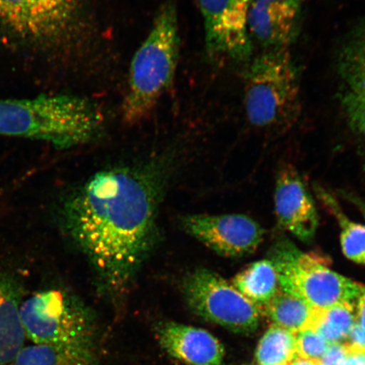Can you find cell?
<instances>
[{
	"mask_svg": "<svg viewBox=\"0 0 365 365\" xmlns=\"http://www.w3.org/2000/svg\"><path fill=\"white\" fill-rule=\"evenodd\" d=\"M246 118L255 129L284 131L300 113V80L289 48L267 50L245 74Z\"/></svg>",
	"mask_w": 365,
	"mask_h": 365,
	"instance_id": "obj_4",
	"label": "cell"
},
{
	"mask_svg": "<svg viewBox=\"0 0 365 365\" xmlns=\"http://www.w3.org/2000/svg\"><path fill=\"white\" fill-rule=\"evenodd\" d=\"M339 98L351 130L365 147V21L346 36L336 58Z\"/></svg>",
	"mask_w": 365,
	"mask_h": 365,
	"instance_id": "obj_11",
	"label": "cell"
},
{
	"mask_svg": "<svg viewBox=\"0 0 365 365\" xmlns=\"http://www.w3.org/2000/svg\"><path fill=\"white\" fill-rule=\"evenodd\" d=\"M346 356H348V349L344 342L341 344H330L327 353L324 354L322 359L319 360L321 365H344Z\"/></svg>",
	"mask_w": 365,
	"mask_h": 365,
	"instance_id": "obj_23",
	"label": "cell"
},
{
	"mask_svg": "<svg viewBox=\"0 0 365 365\" xmlns=\"http://www.w3.org/2000/svg\"><path fill=\"white\" fill-rule=\"evenodd\" d=\"M354 202L357 205L358 208L360 210V212H362L365 219V202L358 199H354Z\"/></svg>",
	"mask_w": 365,
	"mask_h": 365,
	"instance_id": "obj_28",
	"label": "cell"
},
{
	"mask_svg": "<svg viewBox=\"0 0 365 365\" xmlns=\"http://www.w3.org/2000/svg\"><path fill=\"white\" fill-rule=\"evenodd\" d=\"M346 346L348 349V356L344 365H365V349H354L346 344Z\"/></svg>",
	"mask_w": 365,
	"mask_h": 365,
	"instance_id": "obj_25",
	"label": "cell"
},
{
	"mask_svg": "<svg viewBox=\"0 0 365 365\" xmlns=\"http://www.w3.org/2000/svg\"><path fill=\"white\" fill-rule=\"evenodd\" d=\"M264 307V314L273 326L294 333L309 328L316 312V309L300 297L281 289Z\"/></svg>",
	"mask_w": 365,
	"mask_h": 365,
	"instance_id": "obj_18",
	"label": "cell"
},
{
	"mask_svg": "<svg viewBox=\"0 0 365 365\" xmlns=\"http://www.w3.org/2000/svg\"><path fill=\"white\" fill-rule=\"evenodd\" d=\"M157 339L164 352L186 365H222L225 359L221 341L202 328L162 322L157 327Z\"/></svg>",
	"mask_w": 365,
	"mask_h": 365,
	"instance_id": "obj_14",
	"label": "cell"
},
{
	"mask_svg": "<svg viewBox=\"0 0 365 365\" xmlns=\"http://www.w3.org/2000/svg\"><path fill=\"white\" fill-rule=\"evenodd\" d=\"M346 340L348 341L345 344L351 348L365 349V329L356 322L346 337Z\"/></svg>",
	"mask_w": 365,
	"mask_h": 365,
	"instance_id": "obj_24",
	"label": "cell"
},
{
	"mask_svg": "<svg viewBox=\"0 0 365 365\" xmlns=\"http://www.w3.org/2000/svg\"><path fill=\"white\" fill-rule=\"evenodd\" d=\"M356 322L365 329V285L362 286L361 290L356 299Z\"/></svg>",
	"mask_w": 365,
	"mask_h": 365,
	"instance_id": "obj_26",
	"label": "cell"
},
{
	"mask_svg": "<svg viewBox=\"0 0 365 365\" xmlns=\"http://www.w3.org/2000/svg\"><path fill=\"white\" fill-rule=\"evenodd\" d=\"M287 365H321L319 364V361L317 360H312L299 357V356H296V357L292 360V361Z\"/></svg>",
	"mask_w": 365,
	"mask_h": 365,
	"instance_id": "obj_27",
	"label": "cell"
},
{
	"mask_svg": "<svg viewBox=\"0 0 365 365\" xmlns=\"http://www.w3.org/2000/svg\"><path fill=\"white\" fill-rule=\"evenodd\" d=\"M20 314L26 339L34 344L98 352V317L70 291L51 289L38 292L21 301Z\"/></svg>",
	"mask_w": 365,
	"mask_h": 365,
	"instance_id": "obj_5",
	"label": "cell"
},
{
	"mask_svg": "<svg viewBox=\"0 0 365 365\" xmlns=\"http://www.w3.org/2000/svg\"><path fill=\"white\" fill-rule=\"evenodd\" d=\"M269 259L277 269L281 290L300 297L316 309L354 303L362 289V284L331 270L322 255L304 253L287 240L273 245Z\"/></svg>",
	"mask_w": 365,
	"mask_h": 365,
	"instance_id": "obj_6",
	"label": "cell"
},
{
	"mask_svg": "<svg viewBox=\"0 0 365 365\" xmlns=\"http://www.w3.org/2000/svg\"><path fill=\"white\" fill-rule=\"evenodd\" d=\"M187 234L218 255L243 257L255 252L262 244L261 225L241 214H190L182 218Z\"/></svg>",
	"mask_w": 365,
	"mask_h": 365,
	"instance_id": "obj_10",
	"label": "cell"
},
{
	"mask_svg": "<svg viewBox=\"0 0 365 365\" xmlns=\"http://www.w3.org/2000/svg\"><path fill=\"white\" fill-rule=\"evenodd\" d=\"M302 0H252L248 16L250 38L267 50L287 48L298 35Z\"/></svg>",
	"mask_w": 365,
	"mask_h": 365,
	"instance_id": "obj_13",
	"label": "cell"
},
{
	"mask_svg": "<svg viewBox=\"0 0 365 365\" xmlns=\"http://www.w3.org/2000/svg\"><path fill=\"white\" fill-rule=\"evenodd\" d=\"M202 14L205 48L210 56L249 61L252 42L248 16L252 0H196Z\"/></svg>",
	"mask_w": 365,
	"mask_h": 365,
	"instance_id": "obj_9",
	"label": "cell"
},
{
	"mask_svg": "<svg viewBox=\"0 0 365 365\" xmlns=\"http://www.w3.org/2000/svg\"><path fill=\"white\" fill-rule=\"evenodd\" d=\"M179 56V18L175 4L167 2L132 58L122 104L124 121L135 124L152 113L175 78Z\"/></svg>",
	"mask_w": 365,
	"mask_h": 365,
	"instance_id": "obj_3",
	"label": "cell"
},
{
	"mask_svg": "<svg viewBox=\"0 0 365 365\" xmlns=\"http://www.w3.org/2000/svg\"><path fill=\"white\" fill-rule=\"evenodd\" d=\"M297 333L272 326L259 341L257 354L259 365H287L297 356Z\"/></svg>",
	"mask_w": 365,
	"mask_h": 365,
	"instance_id": "obj_21",
	"label": "cell"
},
{
	"mask_svg": "<svg viewBox=\"0 0 365 365\" xmlns=\"http://www.w3.org/2000/svg\"><path fill=\"white\" fill-rule=\"evenodd\" d=\"M356 322L353 303L344 302L316 309L309 328L317 331L330 344H341L346 340Z\"/></svg>",
	"mask_w": 365,
	"mask_h": 365,
	"instance_id": "obj_20",
	"label": "cell"
},
{
	"mask_svg": "<svg viewBox=\"0 0 365 365\" xmlns=\"http://www.w3.org/2000/svg\"><path fill=\"white\" fill-rule=\"evenodd\" d=\"M21 303L16 286L6 277H0V365H12L25 346Z\"/></svg>",
	"mask_w": 365,
	"mask_h": 365,
	"instance_id": "obj_15",
	"label": "cell"
},
{
	"mask_svg": "<svg viewBox=\"0 0 365 365\" xmlns=\"http://www.w3.org/2000/svg\"><path fill=\"white\" fill-rule=\"evenodd\" d=\"M274 205L279 225L304 243H312L319 223L317 207L294 168H286L278 173Z\"/></svg>",
	"mask_w": 365,
	"mask_h": 365,
	"instance_id": "obj_12",
	"label": "cell"
},
{
	"mask_svg": "<svg viewBox=\"0 0 365 365\" xmlns=\"http://www.w3.org/2000/svg\"><path fill=\"white\" fill-rule=\"evenodd\" d=\"M163 173L121 166L95 173L63 205L62 222L100 287L121 299L156 243Z\"/></svg>",
	"mask_w": 365,
	"mask_h": 365,
	"instance_id": "obj_1",
	"label": "cell"
},
{
	"mask_svg": "<svg viewBox=\"0 0 365 365\" xmlns=\"http://www.w3.org/2000/svg\"><path fill=\"white\" fill-rule=\"evenodd\" d=\"M12 365H102V364L97 351L33 344L25 345Z\"/></svg>",
	"mask_w": 365,
	"mask_h": 365,
	"instance_id": "obj_17",
	"label": "cell"
},
{
	"mask_svg": "<svg viewBox=\"0 0 365 365\" xmlns=\"http://www.w3.org/2000/svg\"><path fill=\"white\" fill-rule=\"evenodd\" d=\"M329 346V342L312 328H307L297 333L296 349L299 357L319 361Z\"/></svg>",
	"mask_w": 365,
	"mask_h": 365,
	"instance_id": "obj_22",
	"label": "cell"
},
{
	"mask_svg": "<svg viewBox=\"0 0 365 365\" xmlns=\"http://www.w3.org/2000/svg\"><path fill=\"white\" fill-rule=\"evenodd\" d=\"M93 103L75 95L0 99V135L45 141L59 148L88 143L102 130Z\"/></svg>",
	"mask_w": 365,
	"mask_h": 365,
	"instance_id": "obj_2",
	"label": "cell"
},
{
	"mask_svg": "<svg viewBox=\"0 0 365 365\" xmlns=\"http://www.w3.org/2000/svg\"><path fill=\"white\" fill-rule=\"evenodd\" d=\"M232 285L259 308L266 307L281 289L277 269L269 259L249 264L237 274Z\"/></svg>",
	"mask_w": 365,
	"mask_h": 365,
	"instance_id": "obj_16",
	"label": "cell"
},
{
	"mask_svg": "<svg viewBox=\"0 0 365 365\" xmlns=\"http://www.w3.org/2000/svg\"><path fill=\"white\" fill-rule=\"evenodd\" d=\"M321 202L339 222L341 246L345 257L357 264H365V225L355 222L346 216L334 196L317 187Z\"/></svg>",
	"mask_w": 365,
	"mask_h": 365,
	"instance_id": "obj_19",
	"label": "cell"
},
{
	"mask_svg": "<svg viewBox=\"0 0 365 365\" xmlns=\"http://www.w3.org/2000/svg\"><path fill=\"white\" fill-rule=\"evenodd\" d=\"M181 293L187 307L205 321L239 334H250L259 327L262 308L209 269L200 267L187 273L181 282Z\"/></svg>",
	"mask_w": 365,
	"mask_h": 365,
	"instance_id": "obj_7",
	"label": "cell"
},
{
	"mask_svg": "<svg viewBox=\"0 0 365 365\" xmlns=\"http://www.w3.org/2000/svg\"><path fill=\"white\" fill-rule=\"evenodd\" d=\"M82 0H0V29L27 43L48 45L74 34Z\"/></svg>",
	"mask_w": 365,
	"mask_h": 365,
	"instance_id": "obj_8",
	"label": "cell"
}]
</instances>
